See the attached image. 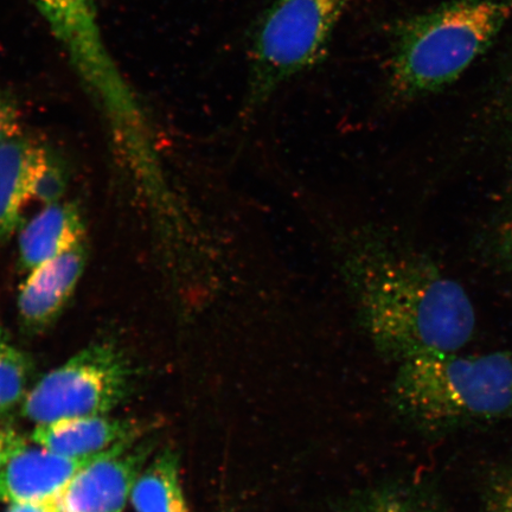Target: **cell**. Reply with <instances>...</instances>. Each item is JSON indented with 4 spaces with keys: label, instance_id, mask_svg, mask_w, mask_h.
<instances>
[{
    "label": "cell",
    "instance_id": "6da1fadb",
    "mask_svg": "<svg viewBox=\"0 0 512 512\" xmlns=\"http://www.w3.org/2000/svg\"><path fill=\"white\" fill-rule=\"evenodd\" d=\"M344 274L364 332L394 361L458 352L475 336L465 288L420 256L368 240L348 254Z\"/></svg>",
    "mask_w": 512,
    "mask_h": 512
},
{
    "label": "cell",
    "instance_id": "7a4b0ae2",
    "mask_svg": "<svg viewBox=\"0 0 512 512\" xmlns=\"http://www.w3.org/2000/svg\"><path fill=\"white\" fill-rule=\"evenodd\" d=\"M512 16V0H451L400 19L392 30L388 96L426 98L457 81L489 49Z\"/></svg>",
    "mask_w": 512,
    "mask_h": 512
},
{
    "label": "cell",
    "instance_id": "3957f363",
    "mask_svg": "<svg viewBox=\"0 0 512 512\" xmlns=\"http://www.w3.org/2000/svg\"><path fill=\"white\" fill-rule=\"evenodd\" d=\"M396 406L426 431L491 424L512 412V354L433 352L400 363Z\"/></svg>",
    "mask_w": 512,
    "mask_h": 512
},
{
    "label": "cell",
    "instance_id": "277c9868",
    "mask_svg": "<svg viewBox=\"0 0 512 512\" xmlns=\"http://www.w3.org/2000/svg\"><path fill=\"white\" fill-rule=\"evenodd\" d=\"M352 0H272L253 29L243 115L325 59L332 35Z\"/></svg>",
    "mask_w": 512,
    "mask_h": 512
},
{
    "label": "cell",
    "instance_id": "5b68a950",
    "mask_svg": "<svg viewBox=\"0 0 512 512\" xmlns=\"http://www.w3.org/2000/svg\"><path fill=\"white\" fill-rule=\"evenodd\" d=\"M132 370L113 344L89 345L36 383L25 396L23 415L36 425L108 415L130 395Z\"/></svg>",
    "mask_w": 512,
    "mask_h": 512
},
{
    "label": "cell",
    "instance_id": "8992f818",
    "mask_svg": "<svg viewBox=\"0 0 512 512\" xmlns=\"http://www.w3.org/2000/svg\"><path fill=\"white\" fill-rule=\"evenodd\" d=\"M155 444L128 440L82 469L59 498L60 512H123Z\"/></svg>",
    "mask_w": 512,
    "mask_h": 512
},
{
    "label": "cell",
    "instance_id": "52a82bcc",
    "mask_svg": "<svg viewBox=\"0 0 512 512\" xmlns=\"http://www.w3.org/2000/svg\"><path fill=\"white\" fill-rule=\"evenodd\" d=\"M113 447L82 458L27 447L0 470V502L56 501L82 469L105 457Z\"/></svg>",
    "mask_w": 512,
    "mask_h": 512
},
{
    "label": "cell",
    "instance_id": "ba28073f",
    "mask_svg": "<svg viewBox=\"0 0 512 512\" xmlns=\"http://www.w3.org/2000/svg\"><path fill=\"white\" fill-rule=\"evenodd\" d=\"M85 243L29 272L18 296L19 320L28 334L53 325L72 298L85 271Z\"/></svg>",
    "mask_w": 512,
    "mask_h": 512
},
{
    "label": "cell",
    "instance_id": "9c48e42d",
    "mask_svg": "<svg viewBox=\"0 0 512 512\" xmlns=\"http://www.w3.org/2000/svg\"><path fill=\"white\" fill-rule=\"evenodd\" d=\"M53 156L24 136L0 145V247L24 226L23 211L34 200L35 184Z\"/></svg>",
    "mask_w": 512,
    "mask_h": 512
},
{
    "label": "cell",
    "instance_id": "30bf717a",
    "mask_svg": "<svg viewBox=\"0 0 512 512\" xmlns=\"http://www.w3.org/2000/svg\"><path fill=\"white\" fill-rule=\"evenodd\" d=\"M143 434L136 421L108 415L79 416L37 425L31 439L64 457L82 458L101 453Z\"/></svg>",
    "mask_w": 512,
    "mask_h": 512
},
{
    "label": "cell",
    "instance_id": "8fae6325",
    "mask_svg": "<svg viewBox=\"0 0 512 512\" xmlns=\"http://www.w3.org/2000/svg\"><path fill=\"white\" fill-rule=\"evenodd\" d=\"M85 233V221L76 204H48L19 233V266L24 271H34L82 245Z\"/></svg>",
    "mask_w": 512,
    "mask_h": 512
},
{
    "label": "cell",
    "instance_id": "7c38bea8",
    "mask_svg": "<svg viewBox=\"0 0 512 512\" xmlns=\"http://www.w3.org/2000/svg\"><path fill=\"white\" fill-rule=\"evenodd\" d=\"M51 28L67 47L82 76L93 78L111 66L89 0H37Z\"/></svg>",
    "mask_w": 512,
    "mask_h": 512
},
{
    "label": "cell",
    "instance_id": "4fadbf2b",
    "mask_svg": "<svg viewBox=\"0 0 512 512\" xmlns=\"http://www.w3.org/2000/svg\"><path fill=\"white\" fill-rule=\"evenodd\" d=\"M137 512H189L179 476V459L164 448L146 464L131 494Z\"/></svg>",
    "mask_w": 512,
    "mask_h": 512
},
{
    "label": "cell",
    "instance_id": "5bb4252c",
    "mask_svg": "<svg viewBox=\"0 0 512 512\" xmlns=\"http://www.w3.org/2000/svg\"><path fill=\"white\" fill-rule=\"evenodd\" d=\"M31 371L27 354L8 341L0 342V418L24 401Z\"/></svg>",
    "mask_w": 512,
    "mask_h": 512
},
{
    "label": "cell",
    "instance_id": "9a60e30c",
    "mask_svg": "<svg viewBox=\"0 0 512 512\" xmlns=\"http://www.w3.org/2000/svg\"><path fill=\"white\" fill-rule=\"evenodd\" d=\"M66 184V175L62 166L53 155L36 181L34 200L41 201L46 206L60 202L66 190Z\"/></svg>",
    "mask_w": 512,
    "mask_h": 512
},
{
    "label": "cell",
    "instance_id": "2e32d148",
    "mask_svg": "<svg viewBox=\"0 0 512 512\" xmlns=\"http://www.w3.org/2000/svg\"><path fill=\"white\" fill-rule=\"evenodd\" d=\"M21 136V114L9 96L0 91V145Z\"/></svg>",
    "mask_w": 512,
    "mask_h": 512
},
{
    "label": "cell",
    "instance_id": "e0dca14e",
    "mask_svg": "<svg viewBox=\"0 0 512 512\" xmlns=\"http://www.w3.org/2000/svg\"><path fill=\"white\" fill-rule=\"evenodd\" d=\"M483 512H512V473L491 486Z\"/></svg>",
    "mask_w": 512,
    "mask_h": 512
},
{
    "label": "cell",
    "instance_id": "ac0fdd59",
    "mask_svg": "<svg viewBox=\"0 0 512 512\" xmlns=\"http://www.w3.org/2000/svg\"><path fill=\"white\" fill-rule=\"evenodd\" d=\"M27 447V439L15 428L0 426V470Z\"/></svg>",
    "mask_w": 512,
    "mask_h": 512
},
{
    "label": "cell",
    "instance_id": "d6986e66",
    "mask_svg": "<svg viewBox=\"0 0 512 512\" xmlns=\"http://www.w3.org/2000/svg\"><path fill=\"white\" fill-rule=\"evenodd\" d=\"M8 512H60L59 499H56V501L12 503Z\"/></svg>",
    "mask_w": 512,
    "mask_h": 512
},
{
    "label": "cell",
    "instance_id": "ffe728a7",
    "mask_svg": "<svg viewBox=\"0 0 512 512\" xmlns=\"http://www.w3.org/2000/svg\"><path fill=\"white\" fill-rule=\"evenodd\" d=\"M373 512H418L405 499L388 497L375 505Z\"/></svg>",
    "mask_w": 512,
    "mask_h": 512
},
{
    "label": "cell",
    "instance_id": "44dd1931",
    "mask_svg": "<svg viewBox=\"0 0 512 512\" xmlns=\"http://www.w3.org/2000/svg\"><path fill=\"white\" fill-rule=\"evenodd\" d=\"M501 241L505 254L512 261V210L501 227Z\"/></svg>",
    "mask_w": 512,
    "mask_h": 512
},
{
    "label": "cell",
    "instance_id": "7402d4cb",
    "mask_svg": "<svg viewBox=\"0 0 512 512\" xmlns=\"http://www.w3.org/2000/svg\"><path fill=\"white\" fill-rule=\"evenodd\" d=\"M8 341V335L5 334L2 325H0V342Z\"/></svg>",
    "mask_w": 512,
    "mask_h": 512
}]
</instances>
